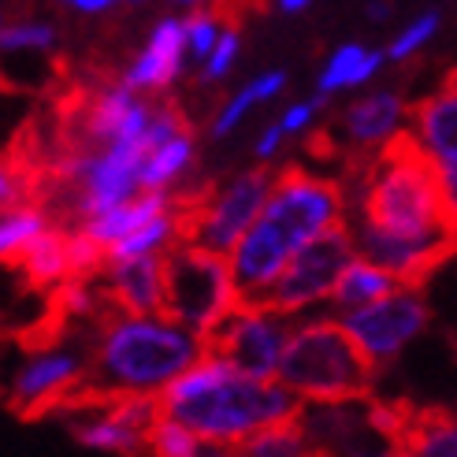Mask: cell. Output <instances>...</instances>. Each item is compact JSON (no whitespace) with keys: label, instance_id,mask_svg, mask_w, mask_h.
<instances>
[{"label":"cell","instance_id":"obj_1","mask_svg":"<svg viewBox=\"0 0 457 457\" xmlns=\"http://www.w3.org/2000/svg\"><path fill=\"white\" fill-rule=\"evenodd\" d=\"M346 182L353 187V204L346 209L353 231L398 242L457 238L446 223L439 168L409 127H402L372 156L353 160Z\"/></svg>","mask_w":457,"mask_h":457},{"label":"cell","instance_id":"obj_2","mask_svg":"<svg viewBox=\"0 0 457 457\" xmlns=\"http://www.w3.org/2000/svg\"><path fill=\"white\" fill-rule=\"evenodd\" d=\"M204 353V338L164 312H112L101 320V338L82 386L60 405V413L75 417L104 409L120 395H160Z\"/></svg>","mask_w":457,"mask_h":457},{"label":"cell","instance_id":"obj_3","mask_svg":"<svg viewBox=\"0 0 457 457\" xmlns=\"http://www.w3.org/2000/svg\"><path fill=\"white\" fill-rule=\"evenodd\" d=\"M164 417L182 420L204 446L235 450L249 436L302 417V398L279 379L238 372L231 361L204 353L194 369L160 391Z\"/></svg>","mask_w":457,"mask_h":457},{"label":"cell","instance_id":"obj_4","mask_svg":"<svg viewBox=\"0 0 457 457\" xmlns=\"http://www.w3.org/2000/svg\"><path fill=\"white\" fill-rule=\"evenodd\" d=\"M376 361L361 350L342 320H312L290 331L287 353L279 361V383L309 405L369 402Z\"/></svg>","mask_w":457,"mask_h":457},{"label":"cell","instance_id":"obj_5","mask_svg":"<svg viewBox=\"0 0 457 457\" xmlns=\"http://www.w3.org/2000/svg\"><path fill=\"white\" fill-rule=\"evenodd\" d=\"M164 316L187 324L201 338L242 305L231 257L197 242H171L164 249Z\"/></svg>","mask_w":457,"mask_h":457},{"label":"cell","instance_id":"obj_6","mask_svg":"<svg viewBox=\"0 0 457 457\" xmlns=\"http://www.w3.org/2000/svg\"><path fill=\"white\" fill-rule=\"evenodd\" d=\"M342 220H346V187L302 168H287L276 175V190L261 212V223H268L294 253Z\"/></svg>","mask_w":457,"mask_h":457},{"label":"cell","instance_id":"obj_7","mask_svg":"<svg viewBox=\"0 0 457 457\" xmlns=\"http://www.w3.org/2000/svg\"><path fill=\"white\" fill-rule=\"evenodd\" d=\"M353 257H357V242H353L350 223L342 220V223L331 227V231H324L309 245H302L298 253H294V261L287 264L283 276L271 283V290L264 294V298H257L253 305L294 316V312H302L316 302H324L335 294L342 271L353 264Z\"/></svg>","mask_w":457,"mask_h":457},{"label":"cell","instance_id":"obj_8","mask_svg":"<svg viewBox=\"0 0 457 457\" xmlns=\"http://www.w3.org/2000/svg\"><path fill=\"white\" fill-rule=\"evenodd\" d=\"M287 342H290V328H287L283 312L242 298V305L227 316L216 331L204 335V350L231 361L238 372L276 379L279 361L287 353Z\"/></svg>","mask_w":457,"mask_h":457},{"label":"cell","instance_id":"obj_9","mask_svg":"<svg viewBox=\"0 0 457 457\" xmlns=\"http://www.w3.org/2000/svg\"><path fill=\"white\" fill-rule=\"evenodd\" d=\"M342 324L350 328V335L361 342V350L376 364H386L398 350H405L409 342L424 331L428 305L420 302L417 287H398L395 294H386V298L346 312Z\"/></svg>","mask_w":457,"mask_h":457},{"label":"cell","instance_id":"obj_10","mask_svg":"<svg viewBox=\"0 0 457 457\" xmlns=\"http://www.w3.org/2000/svg\"><path fill=\"white\" fill-rule=\"evenodd\" d=\"M89 364L79 353L63 350H37L34 361L15 376V386L8 395V409L22 420H37L45 413H60V405L71 398Z\"/></svg>","mask_w":457,"mask_h":457},{"label":"cell","instance_id":"obj_11","mask_svg":"<svg viewBox=\"0 0 457 457\" xmlns=\"http://www.w3.org/2000/svg\"><path fill=\"white\" fill-rule=\"evenodd\" d=\"M97 287L104 290V298L134 316H153L164 312V249L160 253H142L130 261L104 264L101 276H94Z\"/></svg>","mask_w":457,"mask_h":457},{"label":"cell","instance_id":"obj_12","mask_svg":"<svg viewBox=\"0 0 457 457\" xmlns=\"http://www.w3.org/2000/svg\"><path fill=\"white\" fill-rule=\"evenodd\" d=\"M405 104L398 94H369V97H361L353 101L346 112H342V120H338V130H342V138H346V153H353L357 160L364 156H372L379 145H386L395 138V134L405 127Z\"/></svg>","mask_w":457,"mask_h":457},{"label":"cell","instance_id":"obj_13","mask_svg":"<svg viewBox=\"0 0 457 457\" xmlns=\"http://www.w3.org/2000/svg\"><path fill=\"white\" fill-rule=\"evenodd\" d=\"M187 22L179 19H160L153 27V37L145 45V53L130 63V71L123 75L127 86L134 89H164L182 67V53H187Z\"/></svg>","mask_w":457,"mask_h":457},{"label":"cell","instance_id":"obj_14","mask_svg":"<svg viewBox=\"0 0 457 457\" xmlns=\"http://www.w3.org/2000/svg\"><path fill=\"white\" fill-rule=\"evenodd\" d=\"M164 212H171V197L164 190H142L138 197H130V201L116 204V209H108V212H101L94 220H86L82 227L94 238H101L104 245H112V242L134 235L138 227L153 223L156 216H164Z\"/></svg>","mask_w":457,"mask_h":457},{"label":"cell","instance_id":"obj_15","mask_svg":"<svg viewBox=\"0 0 457 457\" xmlns=\"http://www.w3.org/2000/svg\"><path fill=\"white\" fill-rule=\"evenodd\" d=\"M402 283H398V276L395 271H386L383 264H376V261H369V257H353V264L342 271V279H338V287H335V294H331V305L346 316V312H353V309H364V305H372V302H379V298H386V294H395Z\"/></svg>","mask_w":457,"mask_h":457},{"label":"cell","instance_id":"obj_16","mask_svg":"<svg viewBox=\"0 0 457 457\" xmlns=\"http://www.w3.org/2000/svg\"><path fill=\"white\" fill-rule=\"evenodd\" d=\"M22 276V287L30 290H53L63 279H71V257H67V227H49L34 245L30 253L15 264Z\"/></svg>","mask_w":457,"mask_h":457},{"label":"cell","instance_id":"obj_17","mask_svg":"<svg viewBox=\"0 0 457 457\" xmlns=\"http://www.w3.org/2000/svg\"><path fill=\"white\" fill-rule=\"evenodd\" d=\"M395 453L457 457V417L446 413V409H413L409 428L395 443Z\"/></svg>","mask_w":457,"mask_h":457},{"label":"cell","instance_id":"obj_18","mask_svg":"<svg viewBox=\"0 0 457 457\" xmlns=\"http://www.w3.org/2000/svg\"><path fill=\"white\" fill-rule=\"evenodd\" d=\"M89 420H75V439L89 450H108V453H142L149 450V439L142 431L127 428L123 420H116L108 409H89Z\"/></svg>","mask_w":457,"mask_h":457},{"label":"cell","instance_id":"obj_19","mask_svg":"<svg viewBox=\"0 0 457 457\" xmlns=\"http://www.w3.org/2000/svg\"><path fill=\"white\" fill-rule=\"evenodd\" d=\"M49 227V212L41 204H22V209L4 212V223H0V257H4V264L15 268Z\"/></svg>","mask_w":457,"mask_h":457},{"label":"cell","instance_id":"obj_20","mask_svg":"<svg viewBox=\"0 0 457 457\" xmlns=\"http://www.w3.org/2000/svg\"><path fill=\"white\" fill-rule=\"evenodd\" d=\"M190 160H194V130H182V134H175L171 142L145 153L142 187L145 190H168L171 182L190 168Z\"/></svg>","mask_w":457,"mask_h":457},{"label":"cell","instance_id":"obj_21","mask_svg":"<svg viewBox=\"0 0 457 457\" xmlns=\"http://www.w3.org/2000/svg\"><path fill=\"white\" fill-rule=\"evenodd\" d=\"M383 63V53H369L361 45H342V49L328 60L324 75H320V94H338V89H350L369 82Z\"/></svg>","mask_w":457,"mask_h":457},{"label":"cell","instance_id":"obj_22","mask_svg":"<svg viewBox=\"0 0 457 457\" xmlns=\"http://www.w3.org/2000/svg\"><path fill=\"white\" fill-rule=\"evenodd\" d=\"M235 453H249V457H298V453H312L309 443V431L298 420H287V424H271L257 436H249L242 446H235Z\"/></svg>","mask_w":457,"mask_h":457},{"label":"cell","instance_id":"obj_23","mask_svg":"<svg viewBox=\"0 0 457 457\" xmlns=\"http://www.w3.org/2000/svg\"><path fill=\"white\" fill-rule=\"evenodd\" d=\"M283 86H287V75H283V71H268V75L253 79L245 89H238V94H235L231 101H227V108L220 112L216 123H212V134H216V138H223V134H231V130L242 123V116H245L249 108L261 104V101H271Z\"/></svg>","mask_w":457,"mask_h":457},{"label":"cell","instance_id":"obj_24","mask_svg":"<svg viewBox=\"0 0 457 457\" xmlns=\"http://www.w3.org/2000/svg\"><path fill=\"white\" fill-rule=\"evenodd\" d=\"M171 242H175V212H164V216H156L153 223L138 227L134 235L112 242V245H108V264L142 257V253H160V249H168Z\"/></svg>","mask_w":457,"mask_h":457},{"label":"cell","instance_id":"obj_25","mask_svg":"<svg viewBox=\"0 0 457 457\" xmlns=\"http://www.w3.org/2000/svg\"><path fill=\"white\" fill-rule=\"evenodd\" d=\"M204 439L197 436V431H190L182 420L175 417H160V424L153 428V436H149V450L153 453H168V457H194L201 453Z\"/></svg>","mask_w":457,"mask_h":457},{"label":"cell","instance_id":"obj_26","mask_svg":"<svg viewBox=\"0 0 457 457\" xmlns=\"http://www.w3.org/2000/svg\"><path fill=\"white\" fill-rule=\"evenodd\" d=\"M223 30H227V22H223V12H220V8H216V12H197V15H190V19H187L190 53L209 60V53H212L216 45H220Z\"/></svg>","mask_w":457,"mask_h":457},{"label":"cell","instance_id":"obj_27","mask_svg":"<svg viewBox=\"0 0 457 457\" xmlns=\"http://www.w3.org/2000/svg\"><path fill=\"white\" fill-rule=\"evenodd\" d=\"M53 27H45V22H12L0 34V45H4V53H19V49H53Z\"/></svg>","mask_w":457,"mask_h":457},{"label":"cell","instance_id":"obj_28","mask_svg":"<svg viewBox=\"0 0 457 457\" xmlns=\"http://www.w3.org/2000/svg\"><path fill=\"white\" fill-rule=\"evenodd\" d=\"M436 30H439V15H436V12H431V15H420V19L413 22V27H405V34H398V37H395L391 56H395V60L413 56V53L420 49V45H424L431 34H436Z\"/></svg>","mask_w":457,"mask_h":457},{"label":"cell","instance_id":"obj_29","mask_svg":"<svg viewBox=\"0 0 457 457\" xmlns=\"http://www.w3.org/2000/svg\"><path fill=\"white\" fill-rule=\"evenodd\" d=\"M235 56H238V34H235V27H227L223 37H220V45L209 53V67H204V79H209V82L223 79L227 71H231Z\"/></svg>","mask_w":457,"mask_h":457},{"label":"cell","instance_id":"obj_30","mask_svg":"<svg viewBox=\"0 0 457 457\" xmlns=\"http://www.w3.org/2000/svg\"><path fill=\"white\" fill-rule=\"evenodd\" d=\"M324 104H328V94H320V97L309 101V104H294L287 116H283V127H287V130H305V127L312 123V116H316V112L324 108Z\"/></svg>","mask_w":457,"mask_h":457},{"label":"cell","instance_id":"obj_31","mask_svg":"<svg viewBox=\"0 0 457 457\" xmlns=\"http://www.w3.org/2000/svg\"><path fill=\"white\" fill-rule=\"evenodd\" d=\"M283 134H287V127H283V123H276V127H268V130L261 134V142H257V156H261V160H268V156H276V149H279V142H283Z\"/></svg>","mask_w":457,"mask_h":457},{"label":"cell","instance_id":"obj_32","mask_svg":"<svg viewBox=\"0 0 457 457\" xmlns=\"http://www.w3.org/2000/svg\"><path fill=\"white\" fill-rule=\"evenodd\" d=\"M63 4H71L79 12H104V8L116 4V0H63Z\"/></svg>","mask_w":457,"mask_h":457},{"label":"cell","instance_id":"obj_33","mask_svg":"<svg viewBox=\"0 0 457 457\" xmlns=\"http://www.w3.org/2000/svg\"><path fill=\"white\" fill-rule=\"evenodd\" d=\"M312 0H279V8L283 12H302V8H309Z\"/></svg>","mask_w":457,"mask_h":457},{"label":"cell","instance_id":"obj_34","mask_svg":"<svg viewBox=\"0 0 457 457\" xmlns=\"http://www.w3.org/2000/svg\"><path fill=\"white\" fill-rule=\"evenodd\" d=\"M386 15V8H383V0H376V4H372V19H383Z\"/></svg>","mask_w":457,"mask_h":457},{"label":"cell","instance_id":"obj_35","mask_svg":"<svg viewBox=\"0 0 457 457\" xmlns=\"http://www.w3.org/2000/svg\"><path fill=\"white\" fill-rule=\"evenodd\" d=\"M179 4H201V0H179Z\"/></svg>","mask_w":457,"mask_h":457},{"label":"cell","instance_id":"obj_36","mask_svg":"<svg viewBox=\"0 0 457 457\" xmlns=\"http://www.w3.org/2000/svg\"><path fill=\"white\" fill-rule=\"evenodd\" d=\"M130 4H138V0H130Z\"/></svg>","mask_w":457,"mask_h":457},{"label":"cell","instance_id":"obj_37","mask_svg":"<svg viewBox=\"0 0 457 457\" xmlns=\"http://www.w3.org/2000/svg\"><path fill=\"white\" fill-rule=\"evenodd\" d=\"M453 75H457V71H453Z\"/></svg>","mask_w":457,"mask_h":457}]
</instances>
